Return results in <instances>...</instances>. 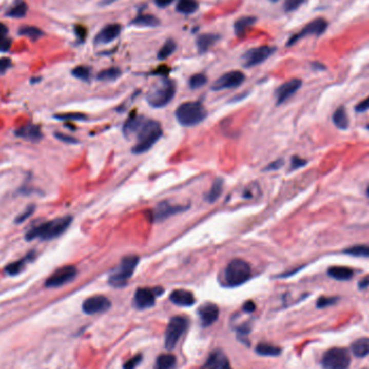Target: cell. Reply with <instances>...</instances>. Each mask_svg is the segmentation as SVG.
Listing matches in <instances>:
<instances>
[{"label": "cell", "mask_w": 369, "mask_h": 369, "mask_svg": "<svg viewBox=\"0 0 369 369\" xmlns=\"http://www.w3.org/2000/svg\"><path fill=\"white\" fill-rule=\"evenodd\" d=\"M72 221L71 216H64L60 217L54 220L47 221V223L41 224L31 228L26 234V240L31 241L35 239H42V240H51L60 237L67 230Z\"/></svg>", "instance_id": "6da1fadb"}, {"label": "cell", "mask_w": 369, "mask_h": 369, "mask_svg": "<svg viewBox=\"0 0 369 369\" xmlns=\"http://www.w3.org/2000/svg\"><path fill=\"white\" fill-rule=\"evenodd\" d=\"M161 136V124L158 121L146 119L139 132L136 133V144L133 146L132 151L134 153H144L148 151L159 141Z\"/></svg>", "instance_id": "7a4b0ae2"}, {"label": "cell", "mask_w": 369, "mask_h": 369, "mask_svg": "<svg viewBox=\"0 0 369 369\" xmlns=\"http://www.w3.org/2000/svg\"><path fill=\"white\" fill-rule=\"evenodd\" d=\"M177 121L184 126H195L201 123L207 115L205 107L200 102H186L175 111Z\"/></svg>", "instance_id": "3957f363"}, {"label": "cell", "mask_w": 369, "mask_h": 369, "mask_svg": "<svg viewBox=\"0 0 369 369\" xmlns=\"http://www.w3.org/2000/svg\"><path fill=\"white\" fill-rule=\"evenodd\" d=\"M175 95V84L170 79L158 81L150 88L146 95V100L154 108L164 107L172 101Z\"/></svg>", "instance_id": "277c9868"}, {"label": "cell", "mask_w": 369, "mask_h": 369, "mask_svg": "<svg viewBox=\"0 0 369 369\" xmlns=\"http://www.w3.org/2000/svg\"><path fill=\"white\" fill-rule=\"evenodd\" d=\"M251 277L249 263L243 259L231 260L225 270V281L230 287H237L244 284Z\"/></svg>", "instance_id": "5b68a950"}, {"label": "cell", "mask_w": 369, "mask_h": 369, "mask_svg": "<svg viewBox=\"0 0 369 369\" xmlns=\"http://www.w3.org/2000/svg\"><path fill=\"white\" fill-rule=\"evenodd\" d=\"M140 257L136 255H129L122 258L119 266L115 268L109 276V284L114 287L124 286L139 265Z\"/></svg>", "instance_id": "8992f818"}, {"label": "cell", "mask_w": 369, "mask_h": 369, "mask_svg": "<svg viewBox=\"0 0 369 369\" xmlns=\"http://www.w3.org/2000/svg\"><path fill=\"white\" fill-rule=\"evenodd\" d=\"M351 364V355L346 349L333 347L325 352L322 358L323 369H347Z\"/></svg>", "instance_id": "52a82bcc"}, {"label": "cell", "mask_w": 369, "mask_h": 369, "mask_svg": "<svg viewBox=\"0 0 369 369\" xmlns=\"http://www.w3.org/2000/svg\"><path fill=\"white\" fill-rule=\"evenodd\" d=\"M187 326L188 320L183 318V316H174L170 320L165 332V347L167 350L174 349L187 329Z\"/></svg>", "instance_id": "ba28073f"}, {"label": "cell", "mask_w": 369, "mask_h": 369, "mask_svg": "<svg viewBox=\"0 0 369 369\" xmlns=\"http://www.w3.org/2000/svg\"><path fill=\"white\" fill-rule=\"evenodd\" d=\"M77 276V269L73 266H65L57 269L47 280L46 286L49 288H56L71 282Z\"/></svg>", "instance_id": "9c48e42d"}, {"label": "cell", "mask_w": 369, "mask_h": 369, "mask_svg": "<svg viewBox=\"0 0 369 369\" xmlns=\"http://www.w3.org/2000/svg\"><path fill=\"white\" fill-rule=\"evenodd\" d=\"M274 52H276V48L269 46L250 49L243 55V65L247 68L259 65L270 57Z\"/></svg>", "instance_id": "30bf717a"}, {"label": "cell", "mask_w": 369, "mask_h": 369, "mask_svg": "<svg viewBox=\"0 0 369 369\" xmlns=\"http://www.w3.org/2000/svg\"><path fill=\"white\" fill-rule=\"evenodd\" d=\"M245 80V75L240 70H232L226 72L225 75L219 77L212 86L214 91H221L226 89H234L239 86Z\"/></svg>", "instance_id": "8fae6325"}, {"label": "cell", "mask_w": 369, "mask_h": 369, "mask_svg": "<svg viewBox=\"0 0 369 369\" xmlns=\"http://www.w3.org/2000/svg\"><path fill=\"white\" fill-rule=\"evenodd\" d=\"M326 28H327V22L322 17L320 18H316L314 21H312V22H310L307 26H305L300 33L296 34L295 36H293L289 41L287 42V46H292L294 44H296V42L305 37V36H311V35H322L324 31L326 30Z\"/></svg>", "instance_id": "7c38bea8"}, {"label": "cell", "mask_w": 369, "mask_h": 369, "mask_svg": "<svg viewBox=\"0 0 369 369\" xmlns=\"http://www.w3.org/2000/svg\"><path fill=\"white\" fill-rule=\"evenodd\" d=\"M162 289L158 288H139L135 293L134 297V303L139 309H148L154 304L156 297L158 295L162 294Z\"/></svg>", "instance_id": "4fadbf2b"}, {"label": "cell", "mask_w": 369, "mask_h": 369, "mask_svg": "<svg viewBox=\"0 0 369 369\" xmlns=\"http://www.w3.org/2000/svg\"><path fill=\"white\" fill-rule=\"evenodd\" d=\"M111 305L110 300L105 296H93L88 298L82 304V310L87 314H96L107 311Z\"/></svg>", "instance_id": "5bb4252c"}, {"label": "cell", "mask_w": 369, "mask_h": 369, "mask_svg": "<svg viewBox=\"0 0 369 369\" xmlns=\"http://www.w3.org/2000/svg\"><path fill=\"white\" fill-rule=\"evenodd\" d=\"M186 206L183 205H172L166 201L161 202L151 212V219L154 221H161L168 217H171L177 213H182L186 209Z\"/></svg>", "instance_id": "9a60e30c"}, {"label": "cell", "mask_w": 369, "mask_h": 369, "mask_svg": "<svg viewBox=\"0 0 369 369\" xmlns=\"http://www.w3.org/2000/svg\"><path fill=\"white\" fill-rule=\"evenodd\" d=\"M301 80L299 79H292L284 84L277 90L276 96H277V104L281 105L285 103L289 98H292L295 93H296L300 87H301Z\"/></svg>", "instance_id": "2e32d148"}, {"label": "cell", "mask_w": 369, "mask_h": 369, "mask_svg": "<svg viewBox=\"0 0 369 369\" xmlns=\"http://www.w3.org/2000/svg\"><path fill=\"white\" fill-rule=\"evenodd\" d=\"M198 313L202 325L206 327V326L212 325L217 321L219 315V309L216 304L207 302L199 308Z\"/></svg>", "instance_id": "e0dca14e"}, {"label": "cell", "mask_w": 369, "mask_h": 369, "mask_svg": "<svg viewBox=\"0 0 369 369\" xmlns=\"http://www.w3.org/2000/svg\"><path fill=\"white\" fill-rule=\"evenodd\" d=\"M121 33V25L120 24H109L105 26L100 33L96 35L95 41L96 45H105L109 44L112 40L117 38Z\"/></svg>", "instance_id": "ac0fdd59"}, {"label": "cell", "mask_w": 369, "mask_h": 369, "mask_svg": "<svg viewBox=\"0 0 369 369\" xmlns=\"http://www.w3.org/2000/svg\"><path fill=\"white\" fill-rule=\"evenodd\" d=\"M170 299L173 303L181 305V307H190L196 302L193 294L186 289H176L172 292Z\"/></svg>", "instance_id": "d6986e66"}, {"label": "cell", "mask_w": 369, "mask_h": 369, "mask_svg": "<svg viewBox=\"0 0 369 369\" xmlns=\"http://www.w3.org/2000/svg\"><path fill=\"white\" fill-rule=\"evenodd\" d=\"M16 136L22 137V139L31 141V142H38L41 140L42 134L40 128L35 124H27L22 126L15 132Z\"/></svg>", "instance_id": "ffe728a7"}, {"label": "cell", "mask_w": 369, "mask_h": 369, "mask_svg": "<svg viewBox=\"0 0 369 369\" xmlns=\"http://www.w3.org/2000/svg\"><path fill=\"white\" fill-rule=\"evenodd\" d=\"M227 363L228 360L226 356L219 351H215L209 354L205 364L200 369H223Z\"/></svg>", "instance_id": "44dd1931"}, {"label": "cell", "mask_w": 369, "mask_h": 369, "mask_svg": "<svg viewBox=\"0 0 369 369\" xmlns=\"http://www.w3.org/2000/svg\"><path fill=\"white\" fill-rule=\"evenodd\" d=\"M328 276L337 281H349L354 277V270L347 267L336 266L331 267L327 271Z\"/></svg>", "instance_id": "7402d4cb"}, {"label": "cell", "mask_w": 369, "mask_h": 369, "mask_svg": "<svg viewBox=\"0 0 369 369\" xmlns=\"http://www.w3.org/2000/svg\"><path fill=\"white\" fill-rule=\"evenodd\" d=\"M255 16H242L235 22V34L237 36L244 35L246 31L256 23Z\"/></svg>", "instance_id": "603a6c76"}, {"label": "cell", "mask_w": 369, "mask_h": 369, "mask_svg": "<svg viewBox=\"0 0 369 369\" xmlns=\"http://www.w3.org/2000/svg\"><path fill=\"white\" fill-rule=\"evenodd\" d=\"M28 11V6L24 0H16L14 5L10 8L6 15L8 17H13V18H22L27 14Z\"/></svg>", "instance_id": "cb8c5ba5"}, {"label": "cell", "mask_w": 369, "mask_h": 369, "mask_svg": "<svg viewBox=\"0 0 369 369\" xmlns=\"http://www.w3.org/2000/svg\"><path fill=\"white\" fill-rule=\"evenodd\" d=\"M146 121V118H144L143 115H135V117H132L131 119H129L128 121L125 122L124 126H123V132L126 136H129L130 134H135L139 132V130L141 129V126L144 124V122Z\"/></svg>", "instance_id": "d4e9b609"}, {"label": "cell", "mask_w": 369, "mask_h": 369, "mask_svg": "<svg viewBox=\"0 0 369 369\" xmlns=\"http://www.w3.org/2000/svg\"><path fill=\"white\" fill-rule=\"evenodd\" d=\"M219 39L217 35L213 34H203L200 35L197 39V47L201 53H204L210 47L215 45V42Z\"/></svg>", "instance_id": "484cf974"}, {"label": "cell", "mask_w": 369, "mask_h": 369, "mask_svg": "<svg viewBox=\"0 0 369 369\" xmlns=\"http://www.w3.org/2000/svg\"><path fill=\"white\" fill-rule=\"evenodd\" d=\"M135 26H143V27H156L160 25V20L157 18L154 15L150 14H141L136 16L132 22Z\"/></svg>", "instance_id": "4316f807"}, {"label": "cell", "mask_w": 369, "mask_h": 369, "mask_svg": "<svg viewBox=\"0 0 369 369\" xmlns=\"http://www.w3.org/2000/svg\"><path fill=\"white\" fill-rule=\"evenodd\" d=\"M352 352L357 357H365L369 355V338H361L354 341L351 345Z\"/></svg>", "instance_id": "83f0119b"}, {"label": "cell", "mask_w": 369, "mask_h": 369, "mask_svg": "<svg viewBox=\"0 0 369 369\" xmlns=\"http://www.w3.org/2000/svg\"><path fill=\"white\" fill-rule=\"evenodd\" d=\"M33 254H34V253H30V254H28L26 257L20 259V260L15 261V262L10 263V265L6 268L7 274H9V276H16V274L22 272V270L24 269L26 263L33 259Z\"/></svg>", "instance_id": "f1b7e54d"}, {"label": "cell", "mask_w": 369, "mask_h": 369, "mask_svg": "<svg viewBox=\"0 0 369 369\" xmlns=\"http://www.w3.org/2000/svg\"><path fill=\"white\" fill-rule=\"evenodd\" d=\"M333 122L340 130H345L349 126V118L345 109L341 106L333 113Z\"/></svg>", "instance_id": "f546056e"}, {"label": "cell", "mask_w": 369, "mask_h": 369, "mask_svg": "<svg viewBox=\"0 0 369 369\" xmlns=\"http://www.w3.org/2000/svg\"><path fill=\"white\" fill-rule=\"evenodd\" d=\"M176 358L172 354H162L157 358L153 369H175Z\"/></svg>", "instance_id": "4dcf8cb0"}, {"label": "cell", "mask_w": 369, "mask_h": 369, "mask_svg": "<svg viewBox=\"0 0 369 369\" xmlns=\"http://www.w3.org/2000/svg\"><path fill=\"white\" fill-rule=\"evenodd\" d=\"M199 8L197 0H178L176 5V10L183 14L195 13Z\"/></svg>", "instance_id": "1f68e13d"}, {"label": "cell", "mask_w": 369, "mask_h": 369, "mask_svg": "<svg viewBox=\"0 0 369 369\" xmlns=\"http://www.w3.org/2000/svg\"><path fill=\"white\" fill-rule=\"evenodd\" d=\"M223 189H224V181L221 178H217L206 195V201L209 203L215 202L220 197L221 192H223Z\"/></svg>", "instance_id": "d6a6232c"}, {"label": "cell", "mask_w": 369, "mask_h": 369, "mask_svg": "<svg viewBox=\"0 0 369 369\" xmlns=\"http://www.w3.org/2000/svg\"><path fill=\"white\" fill-rule=\"evenodd\" d=\"M18 34L21 36L28 37L33 41H37L39 38L44 36V31L35 26H23L18 29Z\"/></svg>", "instance_id": "836d02e7"}, {"label": "cell", "mask_w": 369, "mask_h": 369, "mask_svg": "<svg viewBox=\"0 0 369 369\" xmlns=\"http://www.w3.org/2000/svg\"><path fill=\"white\" fill-rule=\"evenodd\" d=\"M281 351L280 347L268 343H259L256 347V352L262 356H278L281 354Z\"/></svg>", "instance_id": "e575fe53"}, {"label": "cell", "mask_w": 369, "mask_h": 369, "mask_svg": "<svg viewBox=\"0 0 369 369\" xmlns=\"http://www.w3.org/2000/svg\"><path fill=\"white\" fill-rule=\"evenodd\" d=\"M343 254L354 257H369V245H354L344 248Z\"/></svg>", "instance_id": "d590c367"}, {"label": "cell", "mask_w": 369, "mask_h": 369, "mask_svg": "<svg viewBox=\"0 0 369 369\" xmlns=\"http://www.w3.org/2000/svg\"><path fill=\"white\" fill-rule=\"evenodd\" d=\"M121 76V70L119 68H107L102 70L99 75L98 79L101 81H114Z\"/></svg>", "instance_id": "8d00e7d4"}, {"label": "cell", "mask_w": 369, "mask_h": 369, "mask_svg": "<svg viewBox=\"0 0 369 369\" xmlns=\"http://www.w3.org/2000/svg\"><path fill=\"white\" fill-rule=\"evenodd\" d=\"M175 50H176L175 41L172 40V39H168V40H166L164 46L160 49L159 53H158V59L165 60V59H167L168 56H171V55L174 53Z\"/></svg>", "instance_id": "74e56055"}, {"label": "cell", "mask_w": 369, "mask_h": 369, "mask_svg": "<svg viewBox=\"0 0 369 369\" xmlns=\"http://www.w3.org/2000/svg\"><path fill=\"white\" fill-rule=\"evenodd\" d=\"M206 82H207V78L204 73H196V75H193L190 78V80H189V86H190L191 89L197 90L205 86Z\"/></svg>", "instance_id": "f35d334b"}, {"label": "cell", "mask_w": 369, "mask_h": 369, "mask_svg": "<svg viewBox=\"0 0 369 369\" xmlns=\"http://www.w3.org/2000/svg\"><path fill=\"white\" fill-rule=\"evenodd\" d=\"M71 73L73 77L83 81H88L90 78V69L87 66H77L72 69Z\"/></svg>", "instance_id": "ab89813d"}, {"label": "cell", "mask_w": 369, "mask_h": 369, "mask_svg": "<svg viewBox=\"0 0 369 369\" xmlns=\"http://www.w3.org/2000/svg\"><path fill=\"white\" fill-rule=\"evenodd\" d=\"M304 3V0H285L284 3V10L286 12H292L297 10L302 4Z\"/></svg>", "instance_id": "60d3db41"}, {"label": "cell", "mask_w": 369, "mask_h": 369, "mask_svg": "<svg viewBox=\"0 0 369 369\" xmlns=\"http://www.w3.org/2000/svg\"><path fill=\"white\" fill-rule=\"evenodd\" d=\"M56 119H61V120H84L87 119L86 115L81 114V113H65V114H56L55 115Z\"/></svg>", "instance_id": "b9f144b4"}, {"label": "cell", "mask_w": 369, "mask_h": 369, "mask_svg": "<svg viewBox=\"0 0 369 369\" xmlns=\"http://www.w3.org/2000/svg\"><path fill=\"white\" fill-rule=\"evenodd\" d=\"M143 356L141 354H137L134 357H132L131 360H129L126 362L123 366V369H135L137 366L140 365V363L142 362Z\"/></svg>", "instance_id": "7bdbcfd3"}, {"label": "cell", "mask_w": 369, "mask_h": 369, "mask_svg": "<svg viewBox=\"0 0 369 369\" xmlns=\"http://www.w3.org/2000/svg\"><path fill=\"white\" fill-rule=\"evenodd\" d=\"M336 302H337V298H335V297H321L318 300V302H316V305H318V308L323 309L326 307H329V305H332Z\"/></svg>", "instance_id": "ee69618b"}, {"label": "cell", "mask_w": 369, "mask_h": 369, "mask_svg": "<svg viewBox=\"0 0 369 369\" xmlns=\"http://www.w3.org/2000/svg\"><path fill=\"white\" fill-rule=\"evenodd\" d=\"M34 212H35V206H34V205L28 206V207L24 210L23 214H21V215L15 219V223H17V224L23 223V221H25L27 218H29L31 215H33Z\"/></svg>", "instance_id": "f6af8a7d"}, {"label": "cell", "mask_w": 369, "mask_h": 369, "mask_svg": "<svg viewBox=\"0 0 369 369\" xmlns=\"http://www.w3.org/2000/svg\"><path fill=\"white\" fill-rule=\"evenodd\" d=\"M12 47V40L7 36L0 37V52H8Z\"/></svg>", "instance_id": "bcb514c9"}, {"label": "cell", "mask_w": 369, "mask_h": 369, "mask_svg": "<svg viewBox=\"0 0 369 369\" xmlns=\"http://www.w3.org/2000/svg\"><path fill=\"white\" fill-rule=\"evenodd\" d=\"M307 164V161L301 159L299 157H293L292 158V163H290V170H297V168L302 167L303 165Z\"/></svg>", "instance_id": "7dc6e473"}, {"label": "cell", "mask_w": 369, "mask_h": 369, "mask_svg": "<svg viewBox=\"0 0 369 369\" xmlns=\"http://www.w3.org/2000/svg\"><path fill=\"white\" fill-rule=\"evenodd\" d=\"M12 65V61L9 57H2L0 59V75L5 73Z\"/></svg>", "instance_id": "c3c4849f"}, {"label": "cell", "mask_w": 369, "mask_h": 369, "mask_svg": "<svg viewBox=\"0 0 369 369\" xmlns=\"http://www.w3.org/2000/svg\"><path fill=\"white\" fill-rule=\"evenodd\" d=\"M368 109H369V96H368L366 100H364V101L358 103V104L356 105V107H355V110H356L357 112H365V111H367Z\"/></svg>", "instance_id": "681fc988"}, {"label": "cell", "mask_w": 369, "mask_h": 369, "mask_svg": "<svg viewBox=\"0 0 369 369\" xmlns=\"http://www.w3.org/2000/svg\"><path fill=\"white\" fill-rule=\"evenodd\" d=\"M56 139L60 140L61 142H64V143H68V144H77L78 141L76 139H73V137L71 136H67L65 134H55Z\"/></svg>", "instance_id": "f907efd6"}, {"label": "cell", "mask_w": 369, "mask_h": 369, "mask_svg": "<svg viewBox=\"0 0 369 369\" xmlns=\"http://www.w3.org/2000/svg\"><path fill=\"white\" fill-rule=\"evenodd\" d=\"M283 160H277V161H274V162H272L271 164H269L266 168H265V170L266 171H274V170H279V168H281L282 167V165H283Z\"/></svg>", "instance_id": "816d5d0a"}, {"label": "cell", "mask_w": 369, "mask_h": 369, "mask_svg": "<svg viewBox=\"0 0 369 369\" xmlns=\"http://www.w3.org/2000/svg\"><path fill=\"white\" fill-rule=\"evenodd\" d=\"M75 31H76V35H77L81 40H83L84 38L87 37V29L84 28L83 26H81V25H77V26L75 27Z\"/></svg>", "instance_id": "f5cc1de1"}, {"label": "cell", "mask_w": 369, "mask_h": 369, "mask_svg": "<svg viewBox=\"0 0 369 369\" xmlns=\"http://www.w3.org/2000/svg\"><path fill=\"white\" fill-rule=\"evenodd\" d=\"M255 309H256V305H255V303L253 302V301H247V302H245L244 305H243V310H244L245 312H247V313L254 312Z\"/></svg>", "instance_id": "db71d44e"}, {"label": "cell", "mask_w": 369, "mask_h": 369, "mask_svg": "<svg viewBox=\"0 0 369 369\" xmlns=\"http://www.w3.org/2000/svg\"><path fill=\"white\" fill-rule=\"evenodd\" d=\"M173 2L174 0H154L156 5L159 8H165L167 6H170Z\"/></svg>", "instance_id": "11a10c76"}, {"label": "cell", "mask_w": 369, "mask_h": 369, "mask_svg": "<svg viewBox=\"0 0 369 369\" xmlns=\"http://www.w3.org/2000/svg\"><path fill=\"white\" fill-rule=\"evenodd\" d=\"M369 286V278H365L364 280H362L360 283H358V287L361 289H365Z\"/></svg>", "instance_id": "9f6ffc18"}, {"label": "cell", "mask_w": 369, "mask_h": 369, "mask_svg": "<svg viewBox=\"0 0 369 369\" xmlns=\"http://www.w3.org/2000/svg\"><path fill=\"white\" fill-rule=\"evenodd\" d=\"M8 31H9L8 27H7L5 24L0 23V37H5V36H7Z\"/></svg>", "instance_id": "6f0895ef"}, {"label": "cell", "mask_w": 369, "mask_h": 369, "mask_svg": "<svg viewBox=\"0 0 369 369\" xmlns=\"http://www.w3.org/2000/svg\"><path fill=\"white\" fill-rule=\"evenodd\" d=\"M114 2H117V0H103V2L100 4L101 6H108Z\"/></svg>", "instance_id": "680465c9"}, {"label": "cell", "mask_w": 369, "mask_h": 369, "mask_svg": "<svg viewBox=\"0 0 369 369\" xmlns=\"http://www.w3.org/2000/svg\"><path fill=\"white\" fill-rule=\"evenodd\" d=\"M367 196H368V198H369V186H368V188H367Z\"/></svg>", "instance_id": "91938a15"}, {"label": "cell", "mask_w": 369, "mask_h": 369, "mask_svg": "<svg viewBox=\"0 0 369 369\" xmlns=\"http://www.w3.org/2000/svg\"><path fill=\"white\" fill-rule=\"evenodd\" d=\"M367 130H369V124L367 125Z\"/></svg>", "instance_id": "94428289"}, {"label": "cell", "mask_w": 369, "mask_h": 369, "mask_svg": "<svg viewBox=\"0 0 369 369\" xmlns=\"http://www.w3.org/2000/svg\"><path fill=\"white\" fill-rule=\"evenodd\" d=\"M271 2H278V0H271Z\"/></svg>", "instance_id": "6125c7cd"}]
</instances>
